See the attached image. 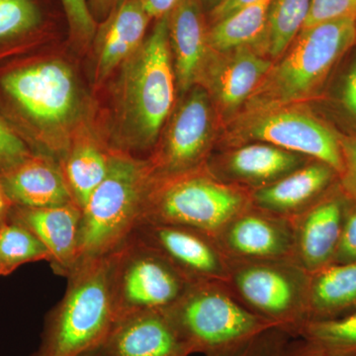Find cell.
<instances>
[{
  "instance_id": "37",
  "label": "cell",
  "mask_w": 356,
  "mask_h": 356,
  "mask_svg": "<svg viewBox=\"0 0 356 356\" xmlns=\"http://www.w3.org/2000/svg\"><path fill=\"white\" fill-rule=\"evenodd\" d=\"M254 1H257V0H224L216 8L213 9L211 13H208V18H209V24L208 25L228 17L229 15L236 13L238 9L243 8V7L247 6Z\"/></svg>"
},
{
  "instance_id": "21",
  "label": "cell",
  "mask_w": 356,
  "mask_h": 356,
  "mask_svg": "<svg viewBox=\"0 0 356 356\" xmlns=\"http://www.w3.org/2000/svg\"><path fill=\"white\" fill-rule=\"evenodd\" d=\"M205 13L199 0H181L170 14V44L177 86L188 90L200 76L210 48Z\"/></svg>"
},
{
  "instance_id": "11",
  "label": "cell",
  "mask_w": 356,
  "mask_h": 356,
  "mask_svg": "<svg viewBox=\"0 0 356 356\" xmlns=\"http://www.w3.org/2000/svg\"><path fill=\"white\" fill-rule=\"evenodd\" d=\"M215 238L229 261L294 259L292 220L252 204L234 217Z\"/></svg>"
},
{
  "instance_id": "6",
  "label": "cell",
  "mask_w": 356,
  "mask_h": 356,
  "mask_svg": "<svg viewBox=\"0 0 356 356\" xmlns=\"http://www.w3.org/2000/svg\"><path fill=\"white\" fill-rule=\"evenodd\" d=\"M250 204V191L197 168L170 177H154L139 225H177L215 238Z\"/></svg>"
},
{
  "instance_id": "25",
  "label": "cell",
  "mask_w": 356,
  "mask_h": 356,
  "mask_svg": "<svg viewBox=\"0 0 356 356\" xmlns=\"http://www.w3.org/2000/svg\"><path fill=\"white\" fill-rule=\"evenodd\" d=\"M49 25L47 0H0V57L32 43Z\"/></svg>"
},
{
  "instance_id": "42",
  "label": "cell",
  "mask_w": 356,
  "mask_h": 356,
  "mask_svg": "<svg viewBox=\"0 0 356 356\" xmlns=\"http://www.w3.org/2000/svg\"><path fill=\"white\" fill-rule=\"evenodd\" d=\"M284 353H285V351H284ZM283 356H284V355H283Z\"/></svg>"
},
{
  "instance_id": "1",
  "label": "cell",
  "mask_w": 356,
  "mask_h": 356,
  "mask_svg": "<svg viewBox=\"0 0 356 356\" xmlns=\"http://www.w3.org/2000/svg\"><path fill=\"white\" fill-rule=\"evenodd\" d=\"M65 295L44 321L32 356H88L98 353L117 321L110 285V257L79 264Z\"/></svg>"
},
{
  "instance_id": "19",
  "label": "cell",
  "mask_w": 356,
  "mask_h": 356,
  "mask_svg": "<svg viewBox=\"0 0 356 356\" xmlns=\"http://www.w3.org/2000/svg\"><path fill=\"white\" fill-rule=\"evenodd\" d=\"M151 18L140 0H121L95 34L96 79L102 81L140 48Z\"/></svg>"
},
{
  "instance_id": "4",
  "label": "cell",
  "mask_w": 356,
  "mask_h": 356,
  "mask_svg": "<svg viewBox=\"0 0 356 356\" xmlns=\"http://www.w3.org/2000/svg\"><path fill=\"white\" fill-rule=\"evenodd\" d=\"M165 311L192 355L229 356L280 327L248 310L225 283L215 281L192 282Z\"/></svg>"
},
{
  "instance_id": "33",
  "label": "cell",
  "mask_w": 356,
  "mask_h": 356,
  "mask_svg": "<svg viewBox=\"0 0 356 356\" xmlns=\"http://www.w3.org/2000/svg\"><path fill=\"white\" fill-rule=\"evenodd\" d=\"M289 337L291 336L285 330L274 327L229 356H283Z\"/></svg>"
},
{
  "instance_id": "10",
  "label": "cell",
  "mask_w": 356,
  "mask_h": 356,
  "mask_svg": "<svg viewBox=\"0 0 356 356\" xmlns=\"http://www.w3.org/2000/svg\"><path fill=\"white\" fill-rule=\"evenodd\" d=\"M132 236L165 257L192 282L226 283L229 261L209 235L177 225L144 222Z\"/></svg>"
},
{
  "instance_id": "30",
  "label": "cell",
  "mask_w": 356,
  "mask_h": 356,
  "mask_svg": "<svg viewBox=\"0 0 356 356\" xmlns=\"http://www.w3.org/2000/svg\"><path fill=\"white\" fill-rule=\"evenodd\" d=\"M343 18L356 19V0H311L310 10L302 29Z\"/></svg>"
},
{
  "instance_id": "5",
  "label": "cell",
  "mask_w": 356,
  "mask_h": 356,
  "mask_svg": "<svg viewBox=\"0 0 356 356\" xmlns=\"http://www.w3.org/2000/svg\"><path fill=\"white\" fill-rule=\"evenodd\" d=\"M175 67L170 44V14L156 19L151 34L123 63L120 111L133 146L154 144L175 102Z\"/></svg>"
},
{
  "instance_id": "16",
  "label": "cell",
  "mask_w": 356,
  "mask_h": 356,
  "mask_svg": "<svg viewBox=\"0 0 356 356\" xmlns=\"http://www.w3.org/2000/svg\"><path fill=\"white\" fill-rule=\"evenodd\" d=\"M81 214L74 203L48 208L13 206L8 221L31 231L50 252L54 273L67 277L77 264Z\"/></svg>"
},
{
  "instance_id": "23",
  "label": "cell",
  "mask_w": 356,
  "mask_h": 356,
  "mask_svg": "<svg viewBox=\"0 0 356 356\" xmlns=\"http://www.w3.org/2000/svg\"><path fill=\"white\" fill-rule=\"evenodd\" d=\"M284 356H356V310L343 317L307 320L292 332Z\"/></svg>"
},
{
  "instance_id": "7",
  "label": "cell",
  "mask_w": 356,
  "mask_h": 356,
  "mask_svg": "<svg viewBox=\"0 0 356 356\" xmlns=\"http://www.w3.org/2000/svg\"><path fill=\"white\" fill-rule=\"evenodd\" d=\"M109 257L117 320L138 312L165 310L192 283L165 257L135 236Z\"/></svg>"
},
{
  "instance_id": "20",
  "label": "cell",
  "mask_w": 356,
  "mask_h": 356,
  "mask_svg": "<svg viewBox=\"0 0 356 356\" xmlns=\"http://www.w3.org/2000/svg\"><path fill=\"white\" fill-rule=\"evenodd\" d=\"M310 161L301 154L291 153L267 143H254L236 149L221 159L218 170L227 184L250 187V191L262 188L280 179Z\"/></svg>"
},
{
  "instance_id": "40",
  "label": "cell",
  "mask_w": 356,
  "mask_h": 356,
  "mask_svg": "<svg viewBox=\"0 0 356 356\" xmlns=\"http://www.w3.org/2000/svg\"><path fill=\"white\" fill-rule=\"evenodd\" d=\"M199 1H200L204 13L208 14L211 13L213 9L216 8L224 0H199Z\"/></svg>"
},
{
  "instance_id": "39",
  "label": "cell",
  "mask_w": 356,
  "mask_h": 356,
  "mask_svg": "<svg viewBox=\"0 0 356 356\" xmlns=\"http://www.w3.org/2000/svg\"><path fill=\"white\" fill-rule=\"evenodd\" d=\"M13 205L9 198L7 197L1 181H0V226L8 222L9 214L13 209Z\"/></svg>"
},
{
  "instance_id": "29",
  "label": "cell",
  "mask_w": 356,
  "mask_h": 356,
  "mask_svg": "<svg viewBox=\"0 0 356 356\" xmlns=\"http://www.w3.org/2000/svg\"><path fill=\"white\" fill-rule=\"evenodd\" d=\"M60 2L72 38L83 43L95 40L98 25L90 13L88 0H60Z\"/></svg>"
},
{
  "instance_id": "26",
  "label": "cell",
  "mask_w": 356,
  "mask_h": 356,
  "mask_svg": "<svg viewBox=\"0 0 356 356\" xmlns=\"http://www.w3.org/2000/svg\"><path fill=\"white\" fill-rule=\"evenodd\" d=\"M110 156L95 143L83 142L72 147L60 168L72 201L81 210L106 177Z\"/></svg>"
},
{
  "instance_id": "34",
  "label": "cell",
  "mask_w": 356,
  "mask_h": 356,
  "mask_svg": "<svg viewBox=\"0 0 356 356\" xmlns=\"http://www.w3.org/2000/svg\"><path fill=\"white\" fill-rule=\"evenodd\" d=\"M353 262H356V199L348 195L343 229L332 264Z\"/></svg>"
},
{
  "instance_id": "31",
  "label": "cell",
  "mask_w": 356,
  "mask_h": 356,
  "mask_svg": "<svg viewBox=\"0 0 356 356\" xmlns=\"http://www.w3.org/2000/svg\"><path fill=\"white\" fill-rule=\"evenodd\" d=\"M32 154L24 140L0 117V173L15 168Z\"/></svg>"
},
{
  "instance_id": "24",
  "label": "cell",
  "mask_w": 356,
  "mask_h": 356,
  "mask_svg": "<svg viewBox=\"0 0 356 356\" xmlns=\"http://www.w3.org/2000/svg\"><path fill=\"white\" fill-rule=\"evenodd\" d=\"M271 3L273 0H257L208 25L207 41L211 50L222 53L250 44H261L264 49Z\"/></svg>"
},
{
  "instance_id": "3",
  "label": "cell",
  "mask_w": 356,
  "mask_h": 356,
  "mask_svg": "<svg viewBox=\"0 0 356 356\" xmlns=\"http://www.w3.org/2000/svg\"><path fill=\"white\" fill-rule=\"evenodd\" d=\"M356 46V19L343 18L302 29L250 97L252 108L288 106L322 88L332 70Z\"/></svg>"
},
{
  "instance_id": "35",
  "label": "cell",
  "mask_w": 356,
  "mask_h": 356,
  "mask_svg": "<svg viewBox=\"0 0 356 356\" xmlns=\"http://www.w3.org/2000/svg\"><path fill=\"white\" fill-rule=\"evenodd\" d=\"M341 154H343V172L339 175V184L344 192L356 199V135L339 134Z\"/></svg>"
},
{
  "instance_id": "13",
  "label": "cell",
  "mask_w": 356,
  "mask_h": 356,
  "mask_svg": "<svg viewBox=\"0 0 356 356\" xmlns=\"http://www.w3.org/2000/svg\"><path fill=\"white\" fill-rule=\"evenodd\" d=\"M211 128L209 98L202 88H194L175 114L161 156L152 163L154 177L197 170L207 153Z\"/></svg>"
},
{
  "instance_id": "28",
  "label": "cell",
  "mask_w": 356,
  "mask_h": 356,
  "mask_svg": "<svg viewBox=\"0 0 356 356\" xmlns=\"http://www.w3.org/2000/svg\"><path fill=\"white\" fill-rule=\"evenodd\" d=\"M51 261L49 250L22 225L8 221L0 226V276L30 262Z\"/></svg>"
},
{
  "instance_id": "27",
  "label": "cell",
  "mask_w": 356,
  "mask_h": 356,
  "mask_svg": "<svg viewBox=\"0 0 356 356\" xmlns=\"http://www.w3.org/2000/svg\"><path fill=\"white\" fill-rule=\"evenodd\" d=\"M311 0H273L264 39V49L269 57L277 58L289 48L301 31Z\"/></svg>"
},
{
  "instance_id": "8",
  "label": "cell",
  "mask_w": 356,
  "mask_h": 356,
  "mask_svg": "<svg viewBox=\"0 0 356 356\" xmlns=\"http://www.w3.org/2000/svg\"><path fill=\"white\" fill-rule=\"evenodd\" d=\"M309 274L295 259L229 261L225 284L248 310L291 336L305 321Z\"/></svg>"
},
{
  "instance_id": "17",
  "label": "cell",
  "mask_w": 356,
  "mask_h": 356,
  "mask_svg": "<svg viewBox=\"0 0 356 356\" xmlns=\"http://www.w3.org/2000/svg\"><path fill=\"white\" fill-rule=\"evenodd\" d=\"M339 179V173L332 166L310 159L273 184L250 191V203L292 220L317 202Z\"/></svg>"
},
{
  "instance_id": "9",
  "label": "cell",
  "mask_w": 356,
  "mask_h": 356,
  "mask_svg": "<svg viewBox=\"0 0 356 356\" xmlns=\"http://www.w3.org/2000/svg\"><path fill=\"white\" fill-rule=\"evenodd\" d=\"M243 138L267 143L343 172L339 134L307 110L289 106L261 110L247 124Z\"/></svg>"
},
{
  "instance_id": "18",
  "label": "cell",
  "mask_w": 356,
  "mask_h": 356,
  "mask_svg": "<svg viewBox=\"0 0 356 356\" xmlns=\"http://www.w3.org/2000/svg\"><path fill=\"white\" fill-rule=\"evenodd\" d=\"M0 181L13 206L48 208L74 203L62 168L49 156L33 153Z\"/></svg>"
},
{
  "instance_id": "41",
  "label": "cell",
  "mask_w": 356,
  "mask_h": 356,
  "mask_svg": "<svg viewBox=\"0 0 356 356\" xmlns=\"http://www.w3.org/2000/svg\"><path fill=\"white\" fill-rule=\"evenodd\" d=\"M88 356H100V355H99V353H95V355H88Z\"/></svg>"
},
{
  "instance_id": "14",
  "label": "cell",
  "mask_w": 356,
  "mask_h": 356,
  "mask_svg": "<svg viewBox=\"0 0 356 356\" xmlns=\"http://www.w3.org/2000/svg\"><path fill=\"white\" fill-rule=\"evenodd\" d=\"M215 53L210 49L199 79L206 81L222 112L231 114L250 99L274 64L261 55V44Z\"/></svg>"
},
{
  "instance_id": "2",
  "label": "cell",
  "mask_w": 356,
  "mask_h": 356,
  "mask_svg": "<svg viewBox=\"0 0 356 356\" xmlns=\"http://www.w3.org/2000/svg\"><path fill=\"white\" fill-rule=\"evenodd\" d=\"M154 178L152 163L124 154L110 156L106 177L81 210L76 266L108 257L131 238Z\"/></svg>"
},
{
  "instance_id": "15",
  "label": "cell",
  "mask_w": 356,
  "mask_h": 356,
  "mask_svg": "<svg viewBox=\"0 0 356 356\" xmlns=\"http://www.w3.org/2000/svg\"><path fill=\"white\" fill-rule=\"evenodd\" d=\"M100 356H191L192 353L165 310L118 318Z\"/></svg>"
},
{
  "instance_id": "38",
  "label": "cell",
  "mask_w": 356,
  "mask_h": 356,
  "mask_svg": "<svg viewBox=\"0 0 356 356\" xmlns=\"http://www.w3.org/2000/svg\"><path fill=\"white\" fill-rule=\"evenodd\" d=\"M121 0H88V7L96 22L102 21L111 13Z\"/></svg>"
},
{
  "instance_id": "22",
  "label": "cell",
  "mask_w": 356,
  "mask_h": 356,
  "mask_svg": "<svg viewBox=\"0 0 356 356\" xmlns=\"http://www.w3.org/2000/svg\"><path fill=\"white\" fill-rule=\"evenodd\" d=\"M356 310V262L332 264L309 274L307 320L343 317Z\"/></svg>"
},
{
  "instance_id": "36",
  "label": "cell",
  "mask_w": 356,
  "mask_h": 356,
  "mask_svg": "<svg viewBox=\"0 0 356 356\" xmlns=\"http://www.w3.org/2000/svg\"><path fill=\"white\" fill-rule=\"evenodd\" d=\"M180 1L181 0H140L145 13L151 19L156 20L172 13Z\"/></svg>"
},
{
  "instance_id": "32",
  "label": "cell",
  "mask_w": 356,
  "mask_h": 356,
  "mask_svg": "<svg viewBox=\"0 0 356 356\" xmlns=\"http://www.w3.org/2000/svg\"><path fill=\"white\" fill-rule=\"evenodd\" d=\"M339 77L336 91V102L341 113L356 129V51Z\"/></svg>"
},
{
  "instance_id": "12",
  "label": "cell",
  "mask_w": 356,
  "mask_h": 356,
  "mask_svg": "<svg viewBox=\"0 0 356 356\" xmlns=\"http://www.w3.org/2000/svg\"><path fill=\"white\" fill-rule=\"evenodd\" d=\"M348 195L339 181L310 208L292 219L294 259L312 273L334 261Z\"/></svg>"
}]
</instances>
